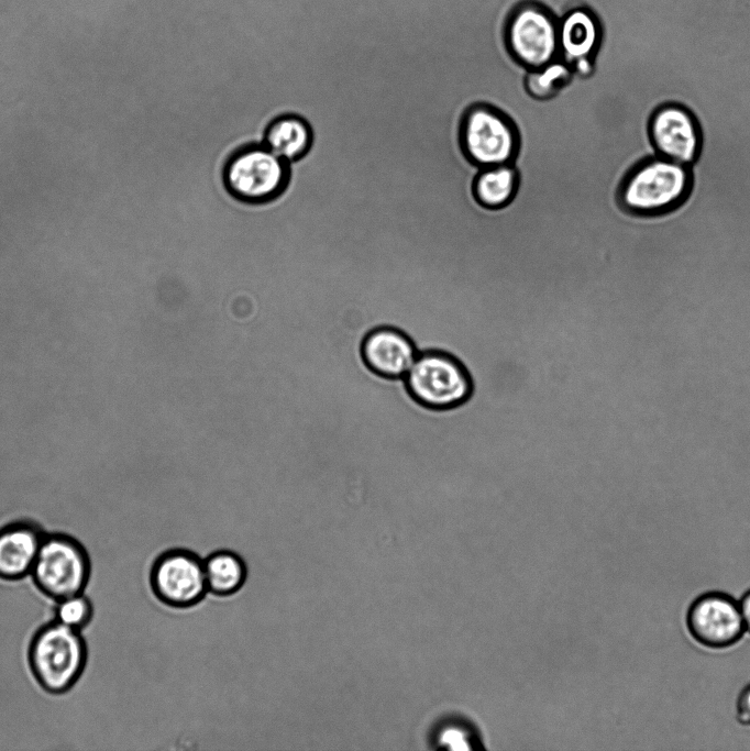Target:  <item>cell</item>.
Returning <instances> with one entry per match:
<instances>
[{
  "mask_svg": "<svg viewBox=\"0 0 750 751\" xmlns=\"http://www.w3.org/2000/svg\"><path fill=\"white\" fill-rule=\"evenodd\" d=\"M26 660L37 685L48 694L62 695L77 684L87 666V642L81 631L53 619L34 631Z\"/></svg>",
  "mask_w": 750,
  "mask_h": 751,
  "instance_id": "obj_1",
  "label": "cell"
},
{
  "mask_svg": "<svg viewBox=\"0 0 750 751\" xmlns=\"http://www.w3.org/2000/svg\"><path fill=\"white\" fill-rule=\"evenodd\" d=\"M692 185L691 166L654 155L629 170L620 185L618 199L621 208L630 213L663 214L686 201Z\"/></svg>",
  "mask_w": 750,
  "mask_h": 751,
  "instance_id": "obj_2",
  "label": "cell"
},
{
  "mask_svg": "<svg viewBox=\"0 0 750 751\" xmlns=\"http://www.w3.org/2000/svg\"><path fill=\"white\" fill-rule=\"evenodd\" d=\"M404 383L413 401L435 411L460 407L473 393V380L464 364L439 350L418 353Z\"/></svg>",
  "mask_w": 750,
  "mask_h": 751,
  "instance_id": "obj_3",
  "label": "cell"
},
{
  "mask_svg": "<svg viewBox=\"0 0 750 751\" xmlns=\"http://www.w3.org/2000/svg\"><path fill=\"white\" fill-rule=\"evenodd\" d=\"M91 575L86 546L64 532L45 533L30 576L37 590L56 601L85 593Z\"/></svg>",
  "mask_w": 750,
  "mask_h": 751,
  "instance_id": "obj_4",
  "label": "cell"
},
{
  "mask_svg": "<svg viewBox=\"0 0 750 751\" xmlns=\"http://www.w3.org/2000/svg\"><path fill=\"white\" fill-rule=\"evenodd\" d=\"M459 140L472 163L485 167L511 164L520 135L511 118L492 104L471 106L461 119Z\"/></svg>",
  "mask_w": 750,
  "mask_h": 751,
  "instance_id": "obj_5",
  "label": "cell"
},
{
  "mask_svg": "<svg viewBox=\"0 0 750 751\" xmlns=\"http://www.w3.org/2000/svg\"><path fill=\"white\" fill-rule=\"evenodd\" d=\"M288 177V162L265 145L239 151L228 161L223 173L228 190L252 203L275 198L284 190Z\"/></svg>",
  "mask_w": 750,
  "mask_h": 751,
  "instance_id": "obj_6",
  "label": "cell"
},
{
  "mask_svg": "<svg viewBox=\"0 0 750 751\" xmlns=\"http://www.w3.org/2000/svg\"><path fill=\"white\" fill-rule=\"evenodd\" d=\"M150 587L155 597L172 608H190L208 592L203 560L185 549H170L153 562Z\"/></svg>",
  "mask_w": 750,
  "mask_h": 751,
  "instance_id": "obj_7",
  "label": "cell"
},
{
  "mask_svg": "<svg viewBox=\"0 0 750 751\" xmlns=\"http://www.w3.org/2000/svg\"><path fill=\"white\" fill-rule=\"evenodd\" d=\"M648 133L657 155L691 166L699 157L703 132L698 119L686 106L668 102L652 112Z\"/></svg>",
  "mask_w": 750,
  "mask_h": 751,
  "instance_id": "obj_8",
  "label": "cell"
},
{
  "mask_svg": "<svg viewBox=\"0 0 750 751\" xmlns=\"http://www.w3.org/2000/svg\"><path fill=\"white\" fill-rule=\"evenodd\" d=\"M686 626L699 644L712 649L734 645L746 631L739 604L721 592L696 597L687 609Z\"/></svg>",
  "mask_w": 750,
  "mask_h": 751,
  "instance_id": "obj_9",
  "label": "cell"
},
{
  "mask_svg": "<svg viewBox=\"0 0 750 751\" xmlns=\"http://www.w3.org/2000/svg\"><path fill=\"white\" fill-rule=\"evenodd\" d=\"M507 42L520 64L542 68L552 63L559 51V29L545 9L527 4L510 19Z\"/></svg>",
  "mask_w": 750,
  "mask_h": 751,
  "instance_id": "obj_10",
  "label": "cell"
},
{
  "mask_svg": "<svg viewBox=\"0 0 750 751\" xmlns=\"http://www.w3.org/2000/svg\"><path fill=\"white\" fill-rule=\"evenodd\" d=\"M417 354L412 339L394 327L373 329L361 345L364 364L371 372L386 379L404 378Z\"/></svg>",
  "mask_w": 750,
  "mask_h": 751,
  "instance_id": "obj_11",
  "label": "cell"
},
{
  "mask_svg": "<svg viewBox=\"0 0 750 751\" xmlns=\"http://www.w3.org/2000/svg\"><path fill=\"white\" fill-rule=\"evenodd\" d=\"M45 533L29 520L0 528V579L15 582L30 576Z\"/></svg>",
  "mask_w": 750,
  "mask_h": 751,
  "instance_id": "obj_12",
  "label": "cell"
},
{
  "mask_svg": "<svg viewBox=\"0 0 750 751\" xmlns=\"http://www.w3.org/2000/svg\"><path fill=\"white\" fill-rule=\"evenodd\" d=\"M520 177L511 164L485 167L474 177L472 191L476 202L497 210L511 203L518 192Z\"/></svg>",
  "mask_w": 750,
  "mask_h": 751,
  "instance_id": "obj_13",
  "label": "cell"
},
{
  "mask_svg": "<svg viewBox=\"0 0 750 751\" xmlns=\"http://www.w3.org/2000/svg\"><path fill=\"white\" fill-rule=\"evenodd\" d=\"M311 142L310 125L297 115L277 118L264 135V145L286 162L302 157L309 151Z\"/></svg>",
  "mask_w": 750,
  "mask_h": 751,
  "instance_id": "obj_14",
  "label": "cell"
},
{
  "mask_svg": "<svg viewBox=\"0 0 750 751\" xmlns=\"http://www.w3.org/2000/svg\"><path fill=\"white\" fill-rule=\"evenodd\" d=\"M208 592L218 596L238 593L246 581V566L235 552L219 550L203 560Z\"/></svg>",
  "mask_w": 750,
  "mask_h": 751,
  "instance_id": "obj_15",
  "label": "cell"
},
{
  "mask_svg": "<svg viewBox=\"0 0 750 751\" xmlns=\"http://www.w3.org/2000/svg\"><path fill=\"white\" fill-rule=\"evenodd\" d=\"M596 25L585 11L567 14L559 29V49L567 63L588 58L596 44Z\"/></svg>",
  "mask_w": 750,
  "mask_h": 751,
  "instance_id": "obj_16",
  "label": "cell"
},
{
  "mask_svg": "<svg viewBox=\"0 0 750 751\" xmlns=\"http://www.w3.org/2000/svg\"><path fill=\"white\" fill-rule=\"evenodd\" d=\"M567 64L550 63L527 75L526 88L531 98L547 100L554 98L571 80Z\"/></svg>",
  "mask_w": 750,
  "mask_h": 751,
  "instance_id": "obj_17",
  "label": "cell"
},
{
  "mask_svg": "<svg viewBox=\"0 0 750 751\" xmlns=\"http://www.w3.org/2000/svg\"><path fill=\"white\" fill-rule=\"evenodd\" d=\"M93 618V606L90 598L85 594H75L55 601L54 620L82 631Z\"/></svg>",
  "mask_w": 750,
  "mask_h": 751,
  "instance_id": "obj_18",
  "label": "cell"
},
{
  "mask_svg": "<svg viewBox=\"0 0 750 751\" xmlns=\"http://www.w3.org/2000/svg\"><path fill=\"white\" fill-rule=\"evenodd\" d=\"M440 743L445 748L454 750H466L472 748L470 746L471 739L468 738L467 733L460 728L446 729L440 738Z\"/></svg>",
  "mask_w": 750,
  "mask_h": 751,
  "instance_id": "obj_19",
  "label": "cell"
},
{
  "mask_svg": "<svg viewBox=\"0 0 750 751\" xmlns=\"http://www.w3.org/2000/svg\"><path fill=\"white\" fill-rule=\"evenodd\" d=\"M736 714L741 725L750 726V683L742 688L737 698Z\"/></svg>",
  "mask_w": 750,
  "mask_h": 751,
  "instance_id": "obj_20",
  "label": "cell"
},
{
  "mask_svg": "<svg viewBox=\"0 0 750 751\" xmlns=\"http://www.w3.org/2000/svg\"><path fill=\"white\" fill-rule=\"evenodd\" d=\"M738 604L743 619L745 628L747 631L750 632V589L742 595Z\"/></svg>",
  "mask_w": 750,
  "mask_h": 751,
  "instance_id": "obj_21",
  "label": "cell"
}]
</instances>
